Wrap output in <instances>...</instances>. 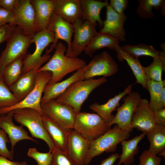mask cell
Wrapping results in <instances>:
<instances>
[{
  "label": "cell",
  "instance_id": "obj_19",
  "mask_svg": "<svg viewBox=\"0 0 165 165\" xmlns=\"http://www.w3.org/2000/svg\"><path fill=\"white\" fill-rule=\"evenodd\" d=\"M41 66H38L22 74L14 83L9 87L19 102L23 100L34 87L36 74Z\"/></svg>",
  "mask_w": 165,
  "mask_h": 165
},
{
  "label": "cell",
  "instance_id": "obj_17",
  "mask_svg": "<svg viewBox=\"0 0 165 165\" xmlns=\"http://www.w3.org/2000/svg\"><path fill=\"white\" fill-rule=\"evenodd\" d=\"M148 101L141 98L134 111L131 119L132 127L136 128L146 134L152 130L156 125L153 112L149 108Z\"/></svg>",
  "mask_w": 165,
  "mask_h": 165
},
{
  "label": "cell",
  "instance_id": "obj_15",
  "mask_svg": "<svg viewBox=\"0 0 165 165\" xmlns=\"http://www.w3.org/2000/svg\"><path fill=\"white\" fill-rule=\"evenodd\" d=\"M90 144V141L72 129L68 133L66 152L77 165H84Z\"/></svg>",
  "mask_w": 165,
  "mask_h": 165
},
{
  "label": "cell",
  "instance_id": "obj_49",
  "mask_svg": "<svg viewBox=\"0 0 165 165\" xmlns=\"http://www.w3.org/2000/svg\"><path fill=\"white\" fill-rule=\"evenodd\" d=\"M163 165H165V164Z\"/></svg>",
  "mask_w": 165,
  "mask_h": 165
},
{
  "label": "cell",
  "instance_id": "obj_4",
  "mask_svg": "<svg viewBox=\"0 0 165 165\" xmlns=\"http://www.w3.org/2000/svg\"><path fill=\"white\" fill-rule=\"evenodd\" d=\"M34 35H26L19 27L15 26L0 56V80H2V72L7 65L20 57H25Z\"/></svg>",
  "mask_w": 165,
  "mask_h": 165
},
{
  "label": "cell",
  "instance_id": "obj_8",
  "mask_svg": "<svg viewBox=\"0 0 165 165\" xmlns=\"http://www.w3.org/2000/svg\"><path fill=\"white\" fill-rule=\"evenodd\" d=\"M54 34L52 32L45 29L38 32L33 36L32 42L35 45V49L32 54H27L23 60L22 74L38 66H41L48 61L51 57L50 54L45 53L42 56L45 49L55 40Z\"/></svg>",
  "mask_w": 165,
  "mask_h": 165
},
{
  "label": "cell",
  "instance_id": "obj_7",
  "mask_svg": "<svg viewBox=\"0 0 165 165\" xmlns=\"http://www.w3.org/2000/svg\"><path fill=\"white\" fill-rule=\"evenodd\" d=\"M52 73L49 71L37 72L35 85L33 89L22 101L11 107L0 109V115L7 114L19 108H28L35 109L42 115L41 104L42 95L46 85L50 80Z\"/></svg>",
  "mask_w": 165,
  "mask_h": 165
},
{
  "label": "cell",
  "instance_id": "obj_1",
  "mask_svg": "<svg viewBox=\"0 0 165 165\" xmlns=\"http://www.w3.org/2000/svg\"><path fill=\"white\" fill-rule=\"evenodd\" d=\"M54 49V53L48 62L37 71H47L52 73L51 79L48 85L61 81L68 74L82 68L86 65L82 59L67 57L65 53L67 48L62 42H58Z\"/></svg>",
  "mask_w": 165,
  "mask_h": 165
},
{
  "label": "cell",
  "instance_id": "obj_12",
  "mask_svg": "<svg viewBox=\"0 0 165 165\" xmlns=\"http://www.w3.org/2000/svg\"><path fill=\"white\" fill-rule=\"evenodd\" d=\"M72 24L74 35L72 42L70 57H76L84 51L97 32L96 26L82 18L77 20Z\"/></svg>",
  "mask_w": 165,
  "mask_h": 165
},
{
  "label": "cell",
  "instance_id": "obj_29",
  "mask_svg": "<svg viewBox=\"0 0 165 165\" xmlns=\"http://www.w3.org/2000/svg\"><path fill=\"white\" fill-rule=\"evenodd\" d=\"M146 135L150 144V153L157 156L165 150V127L156 124Z\"/></svg>",
  "mask_w": 165,
  "mask_h": 165
},
{
  "label": "cell",
  "instance_id": "obj_23",
  "mask_svg": "<svg viewBox=\"0 0 165 165\" xmlns=\"http://www.w3.org/2000/svg\"><path fill=\"white\" fill-rule=\"evenodd\" d=\"M82 19L95 25L97 24L101 27L103 26V21L100 14L101 10L109 4L108 2H103L95 0H80Z\"/></svg>",
  "mask_w": 165,
  "mask_h": 165
},
{
  "label": "cell",
  "instance_id": "obj_13",
  "mask_svg": "<svg viewBox=\"0 0 165 165\" xmlns=\"http://www.w3.org/2000/svg\"><path fill=\"white\" fill-rule=\"evenodd\" d=\"M141 99L140 94L137 92H131L128 94L124 98L123 103L116 109L117 113L109 125H116L123 130L129 133L132 132V117Z\"/></svg>",
  "mask_w": 165,
  "mask_h": 165
},
{
  "label": "cell",
  "instance_id": "obj_27",
  "mask_svg": "<svg viewBox=\"0 0 165 165\" xmlns=\"http://www.w3.org/2000/svg\"><path fill=\"white\" fill-rule=\"evenodd\" d=\"M119 41L111 35L101 32H97L84 50L85 53L90 57L99 50L108 48L115 50L119 46Z\"/></svg>",
  "mask_w": 165,
  "mask_h": 165
},
{
  "label": "cell",
  "instance_id": "obj_22",
  "mask_svg": "<svg viewBox=\"0 0 165 165\" xmlns=\"http://www.w3.org/2000/svg\"><path fill=\"white\" fill-rule=\"evenodd\" d=\"M54 12L65 21L72 24L82 18L80 0H55Z\"/></svg>",
  "mask_w": 165,
  "mask_h": 165
},
{
  "label": "cell",
  "instance_id": "obj_45",
  "mask_svg": "<svg viewBox=\"0 0 165 165\" xmlns=\"http://www.w3.org/2000/svg\"><path fill=\"white\" fill-rule=\"evenodd\" d=\"M0 165H28L25 161L19 162L10 160L0 156Z\"/></svg>",
  "mask_w": 165,
  "mask_h": 165
},
{
  "label": "cell",
  "instance_id": "obj_26",
  "mask_svg": "<svg viewBox=\"0 0 165 165\" xmlns=\"http://www.w3.org/2000/svg\"><path fill=\"white\" fill-rule=\"evenodd\" d=\"M115 50L117 52L118 60L123 62L126 61L132 70L136 79V83L141 84L144 88L148 90L147 82L148 80L138 58L131 56L119 46Z\"/></svg>",
  "mask_w": 165,
  "mask_h": 165
},
{
  "label": "cell",
  "instance_id": "obj_32",
  "mask_svg": "<svg viewBox=\"0 0 165 165\" xmlns=\"http://www.w3.org/2000/svg\"><path fill=\"white\" fill-rule=\"evenodd\" d=\"M165 85V80L157 82L148 79L147 86L150 96L148 102L149 108L152 111L165 108L163 107L160 100V95L163 87Z\"/></svg>",
  "mask_w": 165,
  "mask_h": 165
},
{
  "label": "cell",
  "instance_id": "obj_25",
  "mask_svg": "<svg viewBox=\"0 0 165 165\" xmlns=\"http://www.w3.org/2000/svg\"><path fill=\"white\" fill-rule=\"evenodd\" d=\"M44 126L52 139L55 147L66 152L69 132L53 122L47 116L42 115Z\"/></svg>",
  "mask_w": 165,
  "mask_h": 165
},
{
  "label": "cell",
  "instance_id": "obj_42",
  "mask_svg": "<svg viewBox=\"0 0 165 165\" xmlns=\"http://www.w3.org/2000/svg\"><path fill=\"white\" fill-rule=\"evenodd\" d=\"M128 1L127 0H111L110 6L117 13L122 14L127 8Z\"/></svg>",
  "mask_w": 165,
  "mask_h": 165
},
{
  "label": "cell",
  "instance_id": "obj_28",
  "mask_svg": "<svg viewBox=\"0 0 165 165\" xmlns=\"http://www.w3.org/2000/svg\"><path fill=\"white\" fill-rule=\"evenodd\" d=\"M145 135V133H142L130 140H123L121 142L122 152L117 165H120L122 163L124 165H130L133 163L134 156L139 152L138 144Z\"/></svg>",
  "mask_w": 165,
  "mask_h": 165
},
{
  "label": "cell",
  "instance_id": "obj_18",
  "mask_svg": "<svg viewBox=\"0 0 165 165\" xmlns=\"http://www.w3.org/2000/svg\"><path fill=\"white\" fill-rule=\"evenodd\" d=\"M13 119L11 112L0 115V128L8 135L11 145V151L13 154L15 146L20 141L27 140L38 143L36 140L28 135V132L23 128L22 126L15 125L13 122Z\"/></svg>",
  "mask_w": 165,
  "mask_h": 165
},
{
  "label": "cell",
  "instance_id": "obj_46",
  "mask_svg": "<svg viewBox=\"0 0 165 165\" xmlns=\"http://www.w3.org/2000/svg\"><path fill=\"white\" fill-rule=\"evenodd\" d=\"M119 156L117 153L112 154L107 158L102 160L99 165H114L117 159L119 158Z\"/></svg>",
  "mask_w": 165,
  "mask_h": 165
},
{
  "label": "cell",
  "instance_id": "obj_11",
  "mask_svg": "<svg viewBox=\"0 0 165 165\" xmlns=\"http://www.w3.org/2000/svg\"><path fill=\"white\" fill-rule=\"evenodd\" d=\"M13 12L14 20L12 25L19 27L28 35H34L39 32L35 10L30 0H19Z\"/></svg>",
  "mask_w": 165,
  "mask_h": 165
},
{
  "label": "cell",
  "instance_id": "obj_10",
  "mask_svg": "<svg viewBox=\"0 0 165 165\" xmlns=\"http://www.w3.org/2000/svg\"><path fill=\"white\" fill-rule=\"evenodd\" d=\"M118 67L116 62L107 52L104 51L96 55L84 68V79L96 76H110L116 74Z\"/></svg>",
  "mask_w": 165,
  "mask_h": 165
},
{
  "label": "cell",
  "instance_id": "obj_31",
  "mask_svg": "<svg viewBox=\"0 0 165 165\" xmlns=\"http://www.w3.org/2000/svg\"><path fill=\"white\" fill-rule=\"evenodd\" d=\"M137 9V13L139 16L143 19H150L154 16L152 9H161L163 13H165V2L163 0H140Z\"/></svg>",
  "mask_w": 165,
  "mask_h": 165
},
{
  "label": "cell",
  "instance_id": "obj_9",
  "mask_svg": "<svg viewBox=\"0 0 165 165\" xmlns=\"http://www.w3.org/2000/svg\"><path fill=\"white\" fill-rule=\"evenodd\" d=\"M41 107L43 114L67 132L73 129L77 114L70 106L53 99L41 104Z\"/></svg>",
  "mask_w": 165,
  "mask_h": 165
},
{
  "label": "cell",
  "instance_id": "obj_24",
  "mask_svg": "<svg viewBox=\"0 0 165 165\" xmlns=\"http://www.w3.org/2000/svg\"><path fill=\"white\" fill-rule=\"evenodd\" d=\"M35 13L39 31L46 29L54 12L55 0H31Z\"/></svg>",
  "mask_w": 165,
  "mask_h": 165
},
{
  "label": "cell",
  "instance_id": "obj_48",
  "mask_svg": "<svg viewBox=\"0 0 165 165\" xmlns=\"http://www.w3.org/2000/svg\"><path fill=\"white\" fill-rule=\"evenodd\" d=\"M158 155L159 156H162L163 158H165V150L162 151Z\"/></svg>",
  "mask_w": 165,
  "mask_h": 165
},
{
  "label": "cell",
  "instance_id": "obj_44",
  "mask_svg": "<svg viewBox=\"0 0 165 165\" xmlns=\"http://www.w3.org/2000/svg\"><path fill=\"white\" fill-rule=\"evenodd\" d=\"M19 0H0V7L13 12L17 6Z\"/></svg>",
  "mask_w": 165,
  "mask_h": 165
},
{
  "label": "cell",
  "instance_id": "obj_16",
  "mask_svg": "<svg viewBox=\"0 0 165 165\" xmlns=\"http://www.w3.org/2000/svg\"><path fill=\"white\" fill-rule=\"evenodd\" d=\"M106 7V19L103 21V25L100 32L111 35L119 41H125L126 33L123 26L127 18L126 15L124 13H117L109 4Z\"/></svg>",
  "mask_w": 165,
  "mask_h": 165
},
{
  "label": "cell",
  "instance_id": "obj_38",
  "mask_svg": "<svg viewBox=\"0 0 165 165\" xmlns=\"http://www.w3.org/2000/svg\"><path fill=\"white\" fill-rule=\"evenodd\" d=\"M9 142L6 133L3 129H0V156L13 160L14 154L9 150L7 146V143Z\"/></svg>",
  "mask_w": 165,
  "mask_h": 165
},
{
  "label": "cell",
  "instance_id": "obj_37",
  "mask_svg": "<svg viewBox=\"0 0 165 165\" xmlns=\"http://www.w3.org/2000/svg\"><path fill=\"white\" fill-rule=\"evenodd\" d=\"M52 153V159L50 165H77L69 156L66 152L56 148Z\"/></svg>",
  "mask_w": 165,
  "mask_h": 165
},
{
  "label": "cell",
  "instance_id": "obj_20",
  "mask_svg": "<svg viewBox=\"0 0 165 165\" xmlns=\"http://www.w3.org/2000/svg\"><path fill=\"white\" fill-rule=\"evenodd\" d=\"M84 68L79 69L68 78L51 85H46L44 89L41 104L53 99H55L63 94L72 84L84 79Z\"/></svg>",
  "mask_w": 165,
  "mask_h": 165
},
{
  "label": "cell",
  "instance_id": "obj_36",
  "mask_svg": "<svg viewBox=\"0 0 165 165\" xmlns=\"http://www.w3.org/2000/svg\"><path fill=\"white\" fill-rule=\"evenodd\" d=\"M27 155L34 159L38 165H50L52 159V153L49 151L43 153L38 152L36 148H29Z\"/></svg>",
  "mask_w": 165,
  "mask_h": 165
},
{
  "label": "cell",
  "instance_id": "obj_14",
  "mask_svg": "<svg viewBox=\"0 0 165 165\" xmlns=\"http://www.w3.org/2000/svg\"><path fill=\"white\" fill-rule=\"evenodd\" d=\"M46 29L54 33L55 38L54 42L50 45V48L47 49L46 53L50 54L55 49L58 42V40L61 39L66 42L67 44L68 47L65 55L70 57L72 38L74 33L73 24L65 21L53 12Z\"/></svg>",
  "mask_w": 165,
  "mask_h": 165
},
{
  "label": "cell",
  "instance_id": "obj_3",
  "mask_svg": "<svg viewBox=\"0 0 165 165\" xmlns=\"http://www.w3.org/2000/svg\"><path fill=\"white\" fill-rule=\"evenodd\" d=\"M10 112L13 118L23 127L28 130L32 137L43 140L47 145L49 151L52 152L56 148L43 124L42 114L31 108L16 109Z\"/></svg>",
  "mask_w": 165,
  "mask_h": 165
},
{
  "label": "cell",
  "instance_id": "obj_41",
  "mask_svg": "<svg viewBox=\"0 0 165 165\" xmlns=\"http://www.w3.org/2000/svg\"><path fill=\"white\" fill-rule=\"evenodd\" d=\"M16 26L9 24L0 28V44L7 40L11 36Z\"/></svg>",
  "mask_w": 165,
  "mask_h": 165
},
{
  "label": "cell",
  "instance_id": "obj_2",
  "mask_svg": "<svg viewBox=\"0 0 165 165\" xmlns=\"http://www.w3.org/2000/svg\"><path fill=\"white\" fill-rule=\"evenodd\" d=\"M107 81L105 77L77 81L72 84L63 94L55 99L57 102L71 107L77 114L82 105L95 89Z\"/></svg>",
  "mask_w": 165,
  "mask_h": 165
},
{
  "label": "cell",
  "instance_id": "obj_47",
  "mask_svg": "<svg viewBox=\"0 0 165 165\" xmlns=\"http://www.w3.org/2000/svg\"><path fill=\"white\" fill-rule=\"evenodd\" d=\"M160 100L163 107L165 108V85L161 89L160 95Z\"/></svg>",
  "mask_w": 165,
  "mask_h": 165
},
{
  "label": "cell",
  "instance_id": "obj_33",
  "mask_svg": "<svg viewBox=\"0 0 165 165\" xmlns=\"http://www.w3.org/2000/svg\"><path fill=\"white\" fill-rule=\"evenodd\" d=\"M121 47L128 54L137 58L142 56H150L153 58L159 57L164 52H160L152 45L149 46L144 44L124 45Z\"/></svg>",
  "mask_w": 165,
  "mask_h": 165
},
{
  "label": "cell",
  "instance_id": "obj_43",
  "mask_svg": "<svg viewBox=\"0 0 165 165\" xmlns=\"http://www.w3.org/2000/svg\"><path fill=\"white\" fill-rule=\"evenodd\" d=\"M153 112L156 124L165 127V108L156 110Z\"/></svg>",
  "mask_w": 165,
  "mask_h": 165
},
{
  "label": "cell",
  "instance_id": "obj_6",
  "mask_svg": "<svg viewBox=\"0 0 165 165\" xmlns=\"http://www.w3.org/2000/svg\"><path fill=\"white\" fill-rule=\"evenodd\" d=\"M97 114L79 112L76 114L73 129L91 142L111 128Z\"/></svg>",
  "mask_w": 165,
  "mask_h": 165
},
{
  "label": "cell",
  "instance_id": "obj_40",
  "mask_svg": "<svg viewBox=\"0 0 165 165\" xmlns=\"http://www.w3.org/2000/svg\"><path fill=\"white\" fill-rule=\"evenodd\" d=\"M14 20L13 12L0 7V28L7 24L12 25Z\"/></svg>",
  "mask_w": 165,
  "mask_h": 165
},
{
  "label": "cell",
  "instance_id": "obj_34",
  "mask_svg": "<svg viewBox=\"0 0 165 165\" xmlns=\"http://www.w3.org/2000/svg\"><path fill=\"white\" fill-rule=\"evenodd\" d=\"M165 53L160 57L154 58L152 63L148 66L143 67L145 75L148 79L157 82L162 81V72L165 70Z\"/></svg>",
  "mask_w": 165,
  "mask_h": 165
},
{
  "label": "cell",
  "instance_id": "obj_30",
  "mask_svg": "<svg viewBox=\"0 0 165 165\" xmlns=\"http://www.w3.org/2000/svg\"><path fill=\"white\" fill-rule=\"evenodd\" d=\"M20 57L7 65L2 74V80L8 87L14 83L22 74L23 60Z\"/></svg>",
  "mask_w": 165,
  "mask_h": 165
},
{
  "label": "cell",
  "instance_id": "obj_39",
  "mask_svg": "<svg viewBox=\"0 0 165 165\" xmlns=\"http://www.w3.org/2000/svg\"><path fill=\"white\" fill-rule=\"evenodd\" d=\"M162 159L150 153L148 150L144 151L139 157L138 165H160Z\"/></svg>",
  "mask_w": 165,
  "mask_h": 165
},
{
  "label": "cell",
  "instance_id": "obj_5",
  "mask_svg": "<svg viewBox=\"0 0 165 165\" xmlns=\"http://www.w3.org/2000/svg\"><path fill=\"white\" fill-rule=\"evenodd\" d=\"M130 133L120 128L116 125L104 134L91 142L88 153L84 165H89L94 157L104 152H114L117 145L123 140L129 139Z\"/></svg>",
  "mask_w": 165,
  "mask_h": 165
},
{
  "label": "cell",
  "instance_id": "obj_21",
  "mask_svg": "<svg viewBox=\"0 0 165 165\" xmlns=\"http://www.w3.org/2000/svg\"><path fill=\"white\" fill-rule=\"evenodd\" d=\"M132 85L129 84L123 91L109 99L106 103L99 104L96 102L90 105L89 108L109 125L114 116L112 114V112L116 110L117 107L119 106L121 99L132 92Z\"/></svg>",
  "mask_w": 165,
  "mask_h": 165
},
{
  "label": "cell",
  "instance_id": "obj_35",
  "mask_svg": "<svg viewBox=\"0 0 165 165\" xmlns=\"http://www.w3.org/2000/svg\"><path fill=\"white\" fill-rule=\"evenodd\" d=\"M19 102L9 87L0 80V109L11 107Z\"/></svg>",
  "mask_w": 165,
  "mask_h": 165
}]
</instances>
